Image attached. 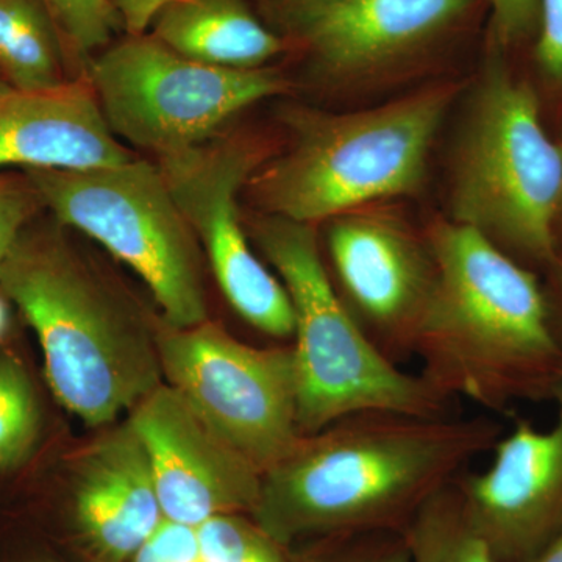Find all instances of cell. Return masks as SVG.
<instances>
[{
	"instance_id": "8fae6325",
	"label": "cell",
	"mask_w": 562,
	"mask_h": 562,
	"mask_svg": "<svg viewBox=\"0 0 562 562\" xmlns=\"http://www.w3.org/2000/svg\"><path fill=\"white\" fill-rule=\"evenodd\" d=\"M550 401L557 405L552 427L517 422L494 443L484 471L454 482L495 562H530L562 531V379Z\"/></svg>"
},
{
	"instance_id": "e0dca14e",
	"label": "cell",
	"mask_w": 562,
	"mask_h": 562,
	"mask_svg": "<svg viewBox=\"0 0 562 562\" xmlns=\"http://www.w3.org/2000/svg\"><path fill=\"white\" fill-rule=\"evenodd\" d=\"M149 29L169 49L217 68H262L283 50L244 0H168Z\"/></svg>"
},
{
	"instance_id": "8992f818",
	"label": "cell",
	"mask_w": 562,
	"mask_h": 562,
	"mask_svg": "<svg viewBox=\"0 0 562 562\" xmlns=\"http://www.w3.org/2000/svg\"><path fill=\"white\" fill-rule=\"evenodd\" d=\"M562 216V143L543 128L538 95L501 63L476 88L457 157L452 221L506 254L558 261Z\"/></svg>"
},
{
	"instance_id": "3957f363",
	"label": "cell",
	"mask_w": 562,
	"mask_h": 562,
	"mask_svg": "<svg viewBox=\"0 0 562 562\" xmlns=\"http://www.w3.org/2000/svg\"><path fill=\"white\" fill-rule=\"evenodd\" d=\"M0 291L35 333L58 402L91 427L113 424L162 382L155 324L66 238L32 221L0 269Z\"/></svg>"
},
{
	"instance_id": "83f0119b",
	"label": "cell",
	"mask_w": 562,
	"mask_h": 562,
	"mask_svg": "<svg viewBox=\"0 0 562 562\" xmlns=\"http://www.w3.org/2000/svg\"><path fill=\"white\" fill-rule=\"evenodd\" d=\"M166 2L168 0H113V5L128 35H140L149 31L155 14Z\"/></svg>"
},
{
	"instance_id": "ba28073f",
	"label": "cell",
	"mask_w": 562,
	"mask_h": 562,
	"mask_svg": "<svg viewBox=\"0 0 562 562\" xmlns=\"http://www.w3.org/2000/svg\"><path fill=\"white\" fill-rule=\"evenodd\" d=\"M90 85L114 136L158 158L201 146L239 111L288 90L271 69L205 65L147 32L105 47Z\"/></svg>"
},
{
	"instance_id": "603a6c76",
	"label": "cell",
	"mask_w": 562,
	"mask_h": 562,
	"mask_svg": "<svg viewBox=\"0 0 562 562\" xmlns=\"http://www.w3.org/2000/svg\"><path fill=\"white\" fill-rule=\"evenodd\" d=\"M305 543L290 562H412L403 532H355Z\"/></svg>"
},
{
	"instance_id": "7402d4cb",
	"label": "cell",
	"mask_w": 562,
	"mask_h": 562,
	"mask_svg": "<svg viewBox=\"0 0 562 562\" xmlns=\"http://www.w3.org/2000/svg\"><path fill=\"white\" fill-rule=\"evenodd\" d=\"M49 14L66 52L88 55L105 49L121 27L113 0H38Z\"/></svg>"
},
{
	"instance_id": "1f68e13d",
	"label": "cell",
	"mask_w": 562,
	"mask_h": 562,
	"mask_svg": "<svg viewBox=\"0 0 562 562\" xmlns=\"http://www.w3.org/2000/svg\"><path fill=\"white\" fill-rule=\"evenodd\" d=\"M286 11L308 9V7L317 5V3L327 2V0H283Z\"/></svg>"
},
{
	"instance_id": "4316f807",
	"label": "cell",
	"mask_w": 562,
	"mask_h": 562,
	"mask_svg": "<svg viewBox=\"0 0 562 562\" xmlns=\"http://www.w3.org/2000/svg\"><path fill=\"white\" fill-rule=\"evenodd\" d=\"M492 24L501 43H517L538 31L539 0H490Z\"/></svg>"
},
{
	"instance_id": "4fadbf2b",
	"label": "cell",
	"mask_w": 562,
	"mask_h": 562,
	"mask_svg": "<svg viewBox=\"0 0 562 562\" xmlns=\"http://www.w3.org/2000/svg\"><path fill=\"white\" fill-rule=\"evenodd\" d=\"M331 221L328 254L344 303L390 360L412 355L414 331L435 281L427 241L379 214L349 213Z\"/></svg>"
},
{
	"instance_id": "f1b7e54d",
	"label": "cell",
	"mask_w": 562,
	"mask_h": 562,
	"mask_svg": "<svg viewBox=\"0 0 562 562\" xmlns=\"http://www.w3.org/2000/svg\"><path fill=\"white\" fill-rule=\"evenodd\" d=\"M0 562H60L41 549H16L14 552L0 554Z\"/></svg>"
},
{
	"instance_id": "30bf717a",
	"label": "cell",
	"mask_w": 562,
	"mask_h": 562,
	"mask_svg": "<svg viewBox=\"0 0 562 562\" xmlns=\"http://www.w3.org/2000/svg\"><path fill=\"white\" fill-rule=\"evenodd\" d=\"M158 161L233 310L266 335L292 338L290 295L251 250L239 217L238 194L260 166V149L243 139L213 138Z\"/></svg>"
},
{
	"instance_id": "9a60e30c",
	"label": "cell",
	"mask_w": 562,
	"mask_h": 562,
	"mask_svg": "<svg viewBox=\"0 0 562 562\" xmlns=\"http://www.w3.org/2000/svg\"><path fill=\"white\" fill-rule=\"evenodd\" d=\"M473 0H327L290 11L294 31L338 79H361L413 57L449 32Z\"/></svg>"
},
{
	"instance_id": "836d02e7",
	"label": "cell",
	"mask_w": 562,
	"mask_h": 562,
	"mask_svg": "<svg viewBox=\"0 0 562 562\" xmlns=\"http://www.w3.org/2000/svg\"><path fill=\"white\" fill-rule=\"evenodd\" d=\"M560 292H561V299H562V262L560 268ZM561 341H562V333H561Z\"/></svg>"
},
{
	"instance_id": "ffe728a7",
	"label": "cell",
	"mask_w": 562,
	"mask_h": 562,
	"mask_svg": "<svg viewBox=\"0 0 562 562\" xmlns=\"http://www.w3.org/2000/svg\"><path fill=\"white\" fill-rule=\"evenodd\" d=\"M403 536L412 562H495L465 516L454 483L422 506Z\"/></svg>"
},
{
	"instance_id": "f546056e",
	"label": "cell",
	"mask_w": 562,
	"mask_h": 562,
	"mask_svg": "<svg viewBox=\"0 0 562 562\" xmlns=\"http://www.w3.org/2000/svg\"><path fill=\"white\" fill-rule=\"evenodd\" d=\"M530 562H562V531L552 542L547 543Z\"/></svg>"
},
{
	"instance_id": "4dcf8cb0",
	"label": "cell",
	"mask_w": 562,
	"mask_h": 562,
	"mask_svg": "<svg viewBox=\"0 0 562 562\" xmlns=\"http://www.w3.org/2000/svg\"><path fill=\"white\" fill-rule=\"evenodd\" d=\"M11 303L0 291V344L9 341L11 331Z\"/></svg>"
},
{
	"instance_id": "cb8c5ba5",
	"label": "cell",
	"mask_w": 562,
	"mask_h": 562,
	"mask_svg": "<svg viewBox=\"0 0 562 562\" xmlns=\"http://www.w3.org/2000/svg\"><path fill=\"white\" fill-rule=\"evenodd\" d=\"M44 210L40 192L24 171H0V269L22 231Z\"/></svg>"
},
{
	"instance_id": "6da1fadb",
	"label": "cell",
	"mask_w": 562,
	"mask_h": 562,
	"mask_svg": "<svg viewBox=\"0 0 562 562\" xmlns=\"http://www.w3.org/2000/svg\"><path fill=\"white\" fill-rule=\"evenodd\" d=\"M502 436L490 417L364 412L301 436L261 473L250 513L284 549L328 536L403 532Z\"/></svg>"
},
{
	"instance_id": "d4e9b609",
	"label": "cell",
	"mask_w": 562,
	"mask_h": 562,
	"mask_svg": "<svg viewBox=\"0 0 562 562\" xmlns=\"http://www.w3.org/2000/svg\"><path fill=\"white\" fill-rule=\"evenodd\" d=\"M128 562H202L198 527L162 520Z\"/></svg>"
},
{
	"instance_id": "5b68a950",
	"label": "cell",
	"mask_w": 562,
	"mask_h": 562,
	"mask_svg": "<svg viewBox=\"0 0 562 562\" xmlns=\"http://www.w3.org/2000/svg\"><path fill=\"white\" fill-rule=\"evenodd\" d=\"M251 231L294 312L302 436L357 413H452V401L420 375L398 369L362 330L325 271L313 225L266 214Z\"/></svg>"
},
{
	"instance_id": "5bb4252c",
	"label": "cell",
	"mask_w": 562,
	"mask_h": 562,
	"mask_svg": "<svg viewBox=\"0 0 562 562\" xmlns=\"http://www.w3.org/2000/svg\"><path fill=\"white\" fill-rule=\"evenodd\" d=\"M66 522L95 562H128L165 520L146 447L125 420L74 458Z\"/></svg>"
},
{
	"instance_id": "7a4b0ae2",
	"label": "cell",
	"mask_w": 562,
	"mask_h": 562,
	"mask_svg": "<svg viewBox=\"0 0 562 562\" xmlns=\"http://www.w3.org/2000/svg\"><path fill=\"white\" fill-rule=\"evenodd\" d=\"M425 241L435 281L412 346L422 379L486 409L552 398L562 341L535 273L460 222H432Z\"/></svg>"
},
{
	"instance_id": "2e32d148",
	"label": "cell",
	"mask_w": 562,
	"mask_h": 562,
	"mask_svg": "<svg viewBox=\"0 0 562 562\" xmlns=\"http://www.w3.org/2000/svg\"><path fill=\"white\" fill-rule=\"evenodd\" d=\"M90 81L0 92V171L103 168L132 160Z\"/></svg>"
},
{
	"instance_id": "484cf974",
	"label": "cell",
	"mask_w": 562,
	"mask_h": 562,
	"mask_svg": "<svg viewBox=\"0 0 562 562\" xmlns=\"http://www.w3.org/2000/svg\"><path fill=\"white\" fill-rule=\"evenodd\" d=\"M536 61L547 80L562 87V0H539Z\"/></svg>"
},
{
	"instance_id": "d6986e66",
	"label": "cell",
	"mask_w": 562,
	"mask_h": 562,
	"mask_svg": "<svg viewBox=\"0 0 562 562\" xmlns=\"http://www.w3.org/2000/svg\"><path fill=\"white\" fill-rule=\"evenodd\" d=\"M44 412L27 362L0 344V480H13L38 458Z\"/></svg>"
},
{
	"instance_id": "d6a6232c",
	"label": "cell",
	"mask_w": 562,
	"mask_h": 562,
	"mask_svg": "<svg viewBox=\"0 0 562 562\" xmlns=\"http://www.w3.org/2000/svg\"><path fill=\"white\" fill-rule=\"evenodd\" d=\"M9 90H10L9 85H7L5 81H3L2 77H0V92H5Z\"/></svg>"
},
{
	"instance_id": "277c9868",
	"label": "cell",
	"mask_w": 562,
	"mask_h": 562,
	"mask_svg": "<svg viewBox=\"0 0 562 562\" xmlns=\"http://www.w3.org/2000/svg\"><path fill=\"white\" fill-rule=\"evenodd\" d=\"M454 91L436 85L357 113L295 110L290 149L255 171L254 198L266 214L313 225L416 194Z\"/></svg>"
},
{
	"instance_id": "9c48e42d",
	"label": "cell",
	"mask_w": 562,
	"mask_h": 562,
	"mask_svg": "<svg viewBox=\"0 0 562 562\" xmlns=\"http://www.w3.org/2000/svg\"><path fill=\"white\" fill-rule=\"evenodd\" d=\"M162 382L221 438L266 472L301 439L292 347L260 349L206 321L155 324Z\"/></svg>"
},
{
	"instance_id": "7c38bea8",
	"label": "cell",
	"mask_w": 562,
	"mask_h": 562,
	"mask_svg": "<svg viewBox=\"0 0 562 562\" xmlns=\"http://www.w3.org/2000/svg\"><path fill=\"white\" fill-rule=\"evenodd\" d=\"M127 420L149 454L165 519L199 527L211 517L254 512L261 472L168 383L144 395Z\"/></svg>"
},
{
	"instance_id": "52a82bcc",
	"label": "cell",
	"mask_w": 562,
	"mask_h": 562,
	"mask_svg": "<svg viewBox=\"0 0 562 562\" xmlns=\"http://www.w3.org/2000/svg\"><path fill=\"white\" fill-rule=\"evenodd\" d=\"M24 172L55 221L90 236L138 273L161 321L179 328L209 321L202 249L160 166L132 158L103 168Z\"/></svg>"
},
{
	"instance_id": "44dd1931",
	"label": "cell",
	"mask_w": 562,
	"mask_h": 562,
	"mask_svg": "<svg viewBox=\"0 0 562 562\" xmlns=\"http://www.w3.org/2000/svg\"><path fill=\"white\" fill-rule=\"evenodd\" d=\"M246 516L224 514L199 525L202 562H290L286 549Z\"/></svg>"
},
{
	"instance_id": "ac0fdd59",
	"label": "cell",
	"mask_w": 562,
	"mask_h": 562,
	"mask_svg": "<svg viewBox=\"0 0 562 562\" xmlns=\"http://www.w3.org/2000/svg\"><path fill=\"white\" fill-rule=\"evenodd\" d=\"M65 46L38 0H0V77L13 90L60 87Z\"/></svg>"
}]
</instances>
